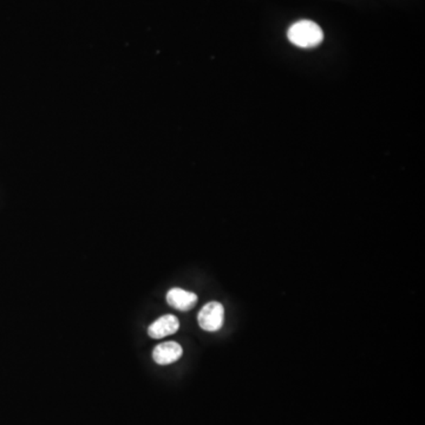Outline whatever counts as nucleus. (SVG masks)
<instances>
[{
	"label": "nucleus",
	"mask_w": 425,
	"mask_h": 425,
	"mask_svg": "<svg viewBox=\"0 0 425 425\" xmlns=\"http://www.w3.org/2000/svg\"><path fill=\"white\" fill-rule=\"evenodd\" d=\"M287 38L296 47L313 49L323 43L324 32L319 25L312 20H299L291 25L287 31Z\"/></svg>",
	"instance_id": "f257e3e1"
},
{
	"label": "nucleus",
	"mask_w": 425,
	"mask_h": 425,
	"mask_svg": "<svg viewBox=\"0 0 425 425\" xmlns=\"http://www.w3.org/2000/svg\"><path fill=\"white\" fill-rule=\"evenodd\" d=\"M225 308L218 301H209L205 305L198 316L200 328L203 331L216 332L223 328Z\"/></svg>",
	"instance_id": "f03ea898"
},
{
	"label": "nucleus",
	"mask_w": 425,
	"mask_h": 425,
	"mask_svg": "<svg viewBox=\"0 0 425 425\" xmlns=\"http://www.w3.org/2000/svg\"><path fill=\"white\" fill-rule=\"evenodd\" d=\"M184 355L182 346L175 342H167L157 345L152 351V359L159 365L175 363Z\"/></svg>",
	"instance_id": "7ed1b4c3"
},
{
	"label": "nucleus",
	"mask_w": 425,
	"mask_h": 425,
	"mask_svg": "<svg viewBox=\"0 0 425 425\" xmlns=\"http://www.w3.org/2000/svg\"><path fill=\"white\" fill-rule=\"evenodd\" d=\"M179 321L173 314H166L155 320L148 328V335L152 339H162L164 337L172 336L179 331Z\"/></svg>",
	"instance_id": "20e7f679"
},
{
	"label": "nucleus",
	"mask_w": 425,
	"mask_h": 425,
	"mask_svg": "<svg viewBox=\"0 0 425 425\" xmlns=\"http://www.w3.org/2000/svg\"><path fill=\"white\" fill-rule=\"evenodd\" d=\"M167 303L169 306L179 311L188 312L198 304V296L195 293L188 292L182 289H172L167 293Z\"/></svg>",
	"instance_id": "39448f33"
}]
</instances>
